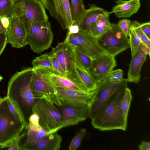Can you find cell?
Masks as SVG:
<instances>
[{
    "mask_svg": "<svg viewBox=\"0 0 150 150\" xmlns=\"http://www.w3.org/2000/svg\"><path fill=\"white\" fill-rule=\"evenodd\" d=\"M33 72L32 67L16 72L10 78L7 86L6 96L21 114L26 128L32 108L37 100L31 88Z\"/></svg>",
    "mask_w": 150,
    "mask_h": 150,
    "instance_id": "cell-1",
    "label": "cell"
},
{
    "mask_svg": "<svg viewBox=\"0 0 150 150\" xmlns=\"http://www.w3.org/2000/svg\"><path fill=\"white\" fill-rule=\"evenodd\" d=\"M125 89H122L113 97L91 119L93 128L101 131L126 130L127 121L124 118L121 107Z\"/></svg>",
    "mask_w": 150,
    "mask_h": 150,
    "instance_id": "cell-2",
    "label": "cell"
},
{
    "mask_svg": "<svg viewBox=\"0 0 150 150\" xmlns=\"http://www.w3.org/2000/svg\"><path fill=\"white\" fill-rule=\"evenodd\" d=\"M45 9L40 0H18L13 2V16L19 19L27 32L33 23L48 21Z\"/></svg>",
    "mask_w": 150,
    "mask_h": 150,
    "instance_id": "cell-3",
    "label": "cell"
},
{
    "mask_svg": "<svg viewBox=\"0 0 150 150\" xmlns=\"http://www.w3.org/2000/svg\"><path fill=\"white\" fill-rule=\"evenodd\" d=\"M27 129L24 123L16 119L10 112L6 97L2 98L0 103V148Z\"/></svg>",
    "mask_w": 150,
    "mask_h": 150,
    "instance_id": "cell-4",
    "label": "cell"
},
{
    "mask_svg": "<svg viewBox=\"0 0 150 150\" xmlns=\"http://www.w3.org/2000/svg\"><path fill=\"white\" fill-rule=\"evenodd\" d=\"M55 105L43 98L38 99L32 108V113L39 116L41 127L47 131L49 134L54 133L63 121L62 115Z\"/></svg>",
    "mask_w": 150,
    "mask_h": 150,
    "instance_id": "cell-5",
    "label": "cell"
},
{
    "mask_svg": "<svg viewBox=\"0 0 150 150\" xmlns=\"http://www.w3.org/2000/svg\"><path fill=\"white\" fill-rule=\"evenodd\" d=\"M102 48L107 54L115 56L130 48L129 39L115 23H111L109 29L96 37Z\"/></svg>",
    "mask_w": 150,
    "mask_h": 150,
    "instance_id": "cell-6",
    "label": "cell"
},
{
    "mask_svg": "<svg viewBox=\"0 0 150 150\" xmlns=\"http://www.w3.org/2000/svg\"><path fill=\"white\" fill-rule=\"evenodd\" d=\"M27 33L28 45L34 52L40 54L50 47L53 34L48 21L33 23Z\"/></svg>",
    "mask_w": 150,
    "mask_h": 150,
    "instance_id": "cell-7",
    "label": "cell"
},
{
    "mask_svg": "<svg viewBox=\"0 0 150 150\" xmlns=\"http://www.w3.org/2000/svg\"><path fill=\"white\" fill-rule=\"evenodd\" d=\"M126 79L117 83H112L106 79L98 85L88 107V118L93 117L100 109L113 97L127 87Z\"/></svg>",
    "mask_w": 150,
    "mask_h": 150,
    "instance_id": "cell-8",
    "label": "cell"
},
{
    "mask_svg": "<svg viewBox=\"0 0 150 150\" xmlns=\"http://www.w3.org/2000/svg\"><path fill=\"white\" fill-rule=\"evenodd\" d=\"M33 70L31 88L35 99L37 100L45 98L58 106L62 107L56 88L50 83L38 69H33Z\"/></svg>",
    "mask_w": 150,
    "mask_h": 150,
    "instance_id": "cell-9",
    "label": "cell"
},
{
    "mask_svg": "<svg viewBox=\"0 0 150 150\" xmlns=\"http://www.w3.org/2000/svg\"><path fill=\"white\" fill-rule=\"evenodd\" d=\"M56 88L62 106L77 108L88 109L96 91L86 92L61 87Z\"/></svg>",
    "mask_w": 150,
    "mask_h": 150,
    "instance_id": "cell-10",
    "label": "cell"
},
{
    "mask_svg": "<svg viewBox=\"0 0 150 150\" xmlns=\"http://www.w3.org/2000/svg\"><path fill=\"white\" fill-rule=\"evenodd\" d=\"M116 65L115 57L105 53L92 59L88 73L99 85L106 79Z\"/></svg>",
    "mask_w": 150,
    "mask_h": 150,
    "instance_id": "cell-11",
    "label": "cell"
},
{
    "mask_svg": "<svg viewBox=\"0 0 150 150\" xmlns=\"http://www.w3.org/2000/svg\"><path fill=\"white\" fill-rule=\"evenodd\" d=\"M6 33L7 42L13 47L19 48L28 45L27 31L17 17L13 16L9 18Z\"/></svg>",
    "mask_w": 150,
    "mask_h": 150,
    "instance_id": "cell-12",
    "label": "cell"
},
{
    "mask_svg": "<svg viewBox=\"0 0 150 150\" xmlns=\"http://www.w3.org/2000/svg\"><path fill=\"white\" fill-rule=\"evenodd\" d=\"M74 34L82 51L92 59L106 53L99 45L96 37L81 30Z\"/></svg>",
    "mask_w": 150,
    "mask_h": 150,
    "instance_id": "cell-13",
    "label": "cell"
},
{
    "mask_svg": "<svg viewBox=\"0 0 150 150\" xmlns=\"http://www.w3.org/2000/svg\"><path fill=\"white\" fill-rule=\"evenodd\" d=\"M60 107L59 111L62 115L63 121L54 132L65 127L77 125L88 117V108H77L68 106Z\"/></svg>",
    "mask_w": 150,
    "mask_h": 150,
    "instance_id": "cell-14",
    "label": "cell"
},
{
    "mask_svg": "<svg viewBox=\"0 0 150 150\" xmlns=\"http://www.w3.org/2000/svg\"><path fill=\"white\" fill-rule=\"evenodd\" d=\"M67 76L86 92L96 91L98 88V85L88 73L73 62L71 70Z\"/></svg>",
    "mask_w": 150,
    "mask_h": 150,
    "instance_id": "cell-15",
    "label": "cell"
},
{
    "mask_svg": "<svg viewBox=\"0 0 150 150\" xmlns=\"http://www.w3.org/2000/svg\"><path fill=\"white\" fill-rule=\"evenodd\" d=\"M105 11L95 4H90L89 8L85 9L77 24L79 30L92 35L94 24L98 16Z\"/></svg>",
    "mask_w": 150,
    "mask_h": 150,
    "instance_id": "cell-16",
    "label": "cell"
},
{
    "mask_svg": "<svg viewBox=\"0 0 150 150\" xmlns=\"http://www.w3.org/2000/svg\"><path fill=\"white\" fill-rule=\"evenodd\" d=\"M147 55L139 45L137 53L132 57L127 72V77L126 79L127 82L137 83L140 81L141 68Z\"/></svg>",
    "mask_w": 150,
    "mask_h": 150,
    "instance_id": "cell-17",
    "label": "cell"
},
{
    "mask_svg": "<svg viewBox=\"0 0 150 150\" xmlns=\"http://www.w3.org/2000/svg\"><path fill=\"white\" fill-rule=\"evenodd\" d=\"M47 80L55 87H61L86 91L81 86L66 76L53 73L50 70L44 68H38Z\"/></svg>",
    "mask_w": 150,
    "mask_h": 150,
    "instance_id": "cell-18",
    "label": "cell"
},
{
    "mask_svg": "<svg viewBox=\"0 0 150 150\" xmlns=\"http://www.w3.org/2000/svg\"><path fill=\"white\" fill-rule=\"evenodd\" d=\"M111 12L118 18H128L136 13L141 6L140 0H117Z\"/></svg>",
    "mask_w": 150,
    "mask_h": 150,
    "instance_id": "cell-19",
    "label": "cell"
},
{
    "mask_svg": "<svg viewBox=\"0 0 150 150\" xmlns=\"http://www.w3.org/2000/svg\"><path fill=\"white\" fill-rule=\"evenodd\" d=\"M51 52L55 55L66 74L71 71L73 62L71 59L69 46L65 40L59 43L54 47H52Z\"/></svg>",
    "mask_w": 150,
    "mask_h": 150,
    "instance_id": "cell-20",
    "label": "cell"
},
{
    "mask_svg": "<svg viewBox=\"0 0 150 150\" xmlns=\"http://www.w3.org/2000/svg\"><path fill=\"white\" fill-rule=\"evenodd\" d=\"M62 139L57 132L52 133L27 146L25 150H59Z\"/></svg>",
    "mask_w": 150,
    "mask_h": 150,
    "instance_id": "cell-21",
    "label": "cell"
},
{
    "mask_svg": "<svg viewBox=\"0 0 150 150\" xmlns=\"http://www.w3.org/2000/svg\"><path fill=\"white\" fill-rule=\"evenodd\" d=\"M51 16L55 18L64 30L67 29L60 0H40Z\"/></svg>",
    "mask_w": 150,
    "mask_h": 150,
    "instance_id": "cell-22",
    "label": "cell"
},
{
    "mask_svg": "<svg viewBox=\"0 0 150 150\" xmlns=\"http://www.w3.org/2000/svg\"><path fill=\"white\" fill-rule=\"evenodd\" d=\"M69 45L72 62L88 73L92 59L81 51Z\"/></svg>",
    "mask_w": 150,
    "mask_h": 150,
    "instance_id": "cell-23",
    "label": "cell"
},
{
    "mask_svg": "<svg viewBox=\"0 0 150 150\" xmlns=\"http://www.w3.org/2000/svg\"><path fill=\"white\" fill-rule=\"evenodd\" d=\"M111 13L105 11L98 16L94 26L92 35L95 37L101 35L110 28L111 23L109 16Z\"/></svg>",
    "mask_w": 150,
    "mask_h": 150,
    "instance_id": "cell-24",
    "label": "cell"
},
{
    "mask_svg": "<svg viewBox=\"0 0 150 150\" xmlns=\"http://www.w3.org/2000/svg\"><path fill=\"white\" fill-rule=\"evenodd\" d=\"M26 130L25 141L24 143L20 145L22 150H25V149L27 146L35 143L49 134L47 131L43 128L40 131H36L27 128Z\"/></svg>",
    "mask_w": 150,
    "mask_h": 150,
    "instance_id": "cell-25",
    "label": "cell"
},
{
    "mask_svg": "<svg viewBox=\"0 0 150 150\" xmlns=\"http://www.w3.org/2000/svg\"><path fill=\"white\" fill-rule=\"evenodd\" d=\"M70 2L74 24H78L85 9L83 0H70Z\"/></svg>",
    "mask_w": 150,
    "mask_h": 150,
    "instance_id": "cell-26",
    "label": "cell"
},
{
    "mask_svg": "<svg viewBox=\"0 0 150 150\" xmlns=\"http://www.w3.org/2000/svg\"><path fill=\"white\" fill-rule=\"evenodd\" d=\"M50 52L37 57L32 62L33 69L44 68L52 70V67L49 57Z\"/></svg>",
    "mask_w": 150,
    "mask_h": 150,
    "instance_id": "cell-27",
    "label": "cell"
},
{
    "mask_svg": "<svg viewBox=\"0 0 150 150\" xmlns=\"http://www.w3.org/2000/svg\"><path fill=\"white\" fill-rule=\"evenodd\" d=\"M130 89L126 87L121 102V107L125 120L127 121V116L130 104L132 99Z\"/></svg>",
    "mask_w": 150,
    "mask_h": 150,
    "instance_id": "cell-28",
    "label": "cell"
},
{
    "mask_svg": "<svg viewBox=\"0 0 150 150\" xmlns=\"http://www.w3.org/2000/svg\"><path fill=\"white\" fill-rule=\"evenodd\" d=\"M13 14V2L8 0H0V18H10Z\"/></svg>",
    "mask_w": 150,
    "mask_h": 150,
    "instance_id": "cell-29",
    "label": "cell"
},
{
    "mask_svg": "<svg viewBox=\"0 0 150 150\" xmlns=\"http://www.w3.org/2000/svg\"><path fill=\"white\" fill-rule=\"evenodd\" d=\"M60 1L68 29L70 26L74 23L71 13L70 0H60Z\"/></svg>",
    "mask_w": 150,
    "mask_h": 150,
    "instance_id": "cell-30",
    "label": "cell"
},
{
    "mask_svg": "<svg viewBox=\"0 0 150 150\" xmlns=\"http://www.w3.org/2000/svg\"><path fill=\"white\" fill-rule=\"evenodd\" d=\"M86 135V129L82 128L72 139L69 147V150H76L81 146L82 141Z\"/></svg>",
    "mask_w": 150,
    "mask_h": 150,
    "instance_id": "cell-31",
    "label": "cell"
},
{
    "mask_svg": "<svg viewBox=\"0 0 150 150\" xmlns=\"http://www.w3.org/2000/svg\"><path fill=\"white\" fill-rule=\"evenodd\" d=\"M129 42L132 57L137 53L141 42L132 26L129 33Z\"/></svg>",
    "mask_w": 150,
    "mask_h": 150,
    "instance_id": "cell-32",
    "label": "cell"
},
{
    "mask_svg": "<svg viewBox=\"0 0 150 150\" xmlns=\"http://www.w3.org/2000/svg\"><path fill=\"white\" fill-rule=\"evenodd\" d=\"M132 27L141 42L150 48V39L147 37L142 30L139 23L137 21L132 22Z\"/></svg>",
    "mask_w": 150,
    "mask_h": 150,
    "instance_id": "cell-33",
    "label": "cell"
},
{
    "mask_svg": "<svg viewBox=\"0 0 150 150\" xmlns=\"http://www.w3.org/2000/svg\"><path fill=\"white\" fill-rule=\"evenodd\" d=\"M50 53L49 57L52 67V70L50 71L57 74L66 76V74L62 67L55 55L51 52Z\"/></svg>",
    "mask_w": 150,
    "mask_h": 150,
    "instance_id": "cell-34",
    "label": "cell"
},
{
    "mask_svg": "<svg viewBox=\"0 0 150 150\" xmlns=\"http://www.w3.org/2000/svg\"><path fill=\"white\" fill-rule=\"evenodd\" d=\"M27 128L36 131H40L42 129L39 123V117L36 113L33 112L28 119Z\"/></svg>",
    "mask_w": 150,
    "mask_h": 150,
    "instance_id": "cell-35",
    "label": "cell"
},
{
    "mask_svg": "<svg viewBox=\"0 0 150 150\" xmlns=\"http://www.w3.org/2000/svg\"><path fill=\"white\" fill-rule=\"evenodd\" d=\"M122 71L120 69L112 71L106 79L112 83H117L123 81L124 79L122 77Z\"/></svg>",
    "mask_w": 150,
    "mask_h": 150,
    "instance_id": "cell-36",
    "label": "cell"
},
{
    "mask_svg": "<svg viewBox=\"0 0 150 150\" xmlns=\"http://www.w3.org/2000/svg\"><path fill=\"white\" fill-rule=\"evenodd\" d=\"M26 132L20 134L1 148L8 147V150H22L20 145L21 140L25 136Z\"/></svg>",
    "mask_w": 150,
    "mask_h": 150,
    "instance_id": "cell-37",
    "label": "cell"
},
{
    "mask_svg": "<svg viewBox=\"0 0 150 150\" xmlns=\"http://www.w3.org/2000/svg\"><path fill=\"white\" fill-rule=\"evenodd\" d=\"M117 25L127 37H129L130 30L132 25V22L130 20L127 19H120Z\"/></svg>",
    "mask_w": 150,
    "mask_h": 150,
    "instance_id": "cell-38",
    "label": "cell"
},
{
    "mask_svg": "<svg viewBox=\"0 0 150 150\" xmlns=\"http://www.w3.org/2000/svg\"><path fill=\"white\" fill-rule=\"evenodd\" d=\"M6 97L8 108L11 112L16 119L22 121L24 124L23 118L21 114L10 100L6 96Z\"/></svg>",
    "mask_w": 150,
    "mask_h": 150,
    "instance_id": "cell-39",
    "label": "cell"
},
{
    "mask_svg": "<svg viewBox=\"0 0 150 150\" xmlns=\"http://www.w3.org/2000/svg\"><path fill=\"white\" fill-rule=\"evenodd\" d=\"M65 40L66 41L69 45L83 52L74 34L67 33Z\"/></svg>",
    "mask_w": 150,
    "mask_h": 150,
    "instance_id": "cell-40",
    "label": "cell"
},
{
    "mask_svg": "<svg viewBox=\"0 0 150 150\" xmlns=\"http://www.w3.org/2000/svg\"><path fill=\"white\" fill-rule=\"evenodd\" d=\"M7 42V33H0V56L2 53Z\"/></svg>",
    "mask_w": 150,
    "mask_h": 150,
    "instance_id": "cell-41",
    "label": "cell"
},
{
    "mask_svg": "<svg viewBox=\"0 0 150 150\" xmlns=\"http://www.w3.org/2000/svg\"><path fill=\"white\" fill-rule=\"evenodd\" d=\"M139 24L144 33L150 39V22H148L142 23H139Z\"/></svg>",
    "mask_w": 150,
    "mask_h": 150,
    "instance_id": "cell-42",
    "label": "cell"
},
{
    "mask_svg": "<svg viewBox=\"0 0 150 150\" xmlns=\"http://www.w3.org/2000/svg\"><path fill=\"white\" fill-rule=\"evenodd\" d=\"M68 29L67 33L71 34H76L79 30V26L77 24H73L70 26Z\"/></svg>",
    "mask_w": 150,
    "mask_h": 150,
    "instance_id": "cell-43",
    "label": "cell"
},
{
    "mask_svg": "<svg viewBox=\"0 0 150 150\" xmlns=\"http://www.w3.org/2000/svg\"><path fill=\"white\" fill-rule=\"evenodd\" d=\"M139 150H150V142L142 141L138 146Z\"/></svg>",
    "mask_w": 150,
    "mask_h": 150,
    "instance_id": "cell-44",
    "label": "cell"
},
{
    "mask_svg": "<svg viewBox=\"0 0 150 150\" xmlns=\"http://www.w3.org/2000/svg\"><path fill=\"white\" fill-rule=\"evenodd\" d=\"M0 20L3 26L7 29L9 24V18L3 17L0 18Z\"/></svg>",
    "mask_w": 150,
    "mask_h": 150,
    "instance_id": "cell-45",
    "label": "cell"
},
{
    "mask_svg": "<svg viewBox=\"0 0 150 150\" xmlns=\"http://www.w3.org/2000/svg\"><path fill=\"white\" fill-rule=\"evenodd\" d=\"M7 32V29L5 28L2 25L0 20V33H6Z\"/></svg>",
    "mask_w": 150,
    "mask_h": 150,
    "instance_id": "cell-46",
    "label": "cell"
},
{
    "mask_svg": "<svg viewBox=\"0 0 150 150\" xmlns=\"http://www.w3.org/2000/svg\"><path fill=\"white\" fill-rule=\"evenodd\" d=\"M3 79V77L0 74V82L1 81V80Z\"/></svg>",
    "mask_w": 150,
    "mask_h": 150,
    "instance_id": "cell-47",
    "label": "cell"
},
{
    "mask_svg": "<svg viewBox=\"0 0 150 150\" xmlns=\"http://www.w3.org/2000/svg\"><path fill=\"white\" fill-rule=\"evenodd\" d=\"M10 0V1H11L13 2H14L16 1H17L18 0Z\"/></svg>",
    "mask_w": 150,
    "mask_h": 150,
    "instance_id": "cell-48",
    "label": "cell"
},
{
    "mask_svg": "<svg viewBox=\"0 0 150 150\" xmlns=\"http://www.w3.org/2000/svg\"><path fill=\"white\" fill-rule=\"evenodd\" d=\"M2 98H1V97L0 96V103L1 102L2 100Z\"/></svg>",
    "mask_w": 150,
    "mask_h": 150,
    "instance_id": "cell-49",
    "label": "cell"
}]
</instances>
